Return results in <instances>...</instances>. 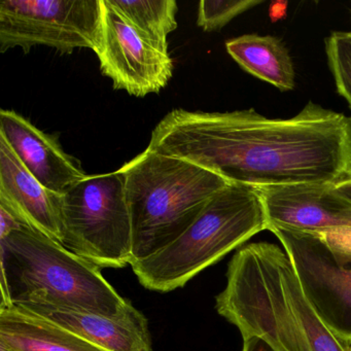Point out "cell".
I'll return each mask as SVG.
<instances>
[{"label":"cell","instance_id":"cell-1","mask_svg":"<svg viewBox=\"0 0 351 351\" xmlns=\"http://www.w3.org/2000/svg\"><path fill=\"white\" fill-rule=\"evenodd\" d=\"M147 149L191 162L230 184H337L351 174V117L312 101L289 119L266 118L254 108H178L156 126Z\"/></svg>","mask_w":351,"mask_h":351},{"label":"cell","instance_id":"cell-2","mask_svg":"<svg viewBox=\"0 0 351 351\" xmlns=\"http://www.w3.org/2000/svg\"><path fill=\"white\" fill-rule=\"evenodd\" d=\"M215 308L242 338L258 337L275 351H351L318 317L276 244H247L234 254Z\"/></svg>","mask_w":351,"mask_h":351},{"label":"cell","instance_id":"cell-3","mask_svg":"<svg viewBox=\"0 0 351 351\" xmlns=\"http://www.w3.org/2000/svg\"><path fill=\"white\" fill-rule=\"evenodd\" d=\"M1 306L43 303L122 315L129 306L93 263L24 226L0 239Z\"/></svg>","mask_w":351,"mask_h":351},{"label":"cell","instance_id":"cell-4","mask_svg":"<svg viewBox=\"0 0 351 351\" xmlns=\"http://www.w3.org/2000/svg\"><path fill=\"white\" fill-rule=\"evenodd\" d=\"M120 170L132 226V262L178 239L230 184L191 162L147 149Z\"/></svg>","mask_w":351,"mask_h":351},{"label":"cell","instance_id":"cell-5","mask_svg":"<svg viewBox=\"0 0 351 351\" xmlns=\"http://www.w3.org/2000/svg\"><path fill=\"white\" fill-rule=\"evenodd\" d=\"M267 229L256 188L229 184L213 197L178 239L131 263V267L143 287L168 293L184 287L201 271Z\"/></svg>","mask_w":351,"mask_h":351},{"label":"cell","instance_id":"cell-6","mask_svg":"<svg viewBox=\"0 0 351 351\" xmlns=\"http://www.w3.org/2000/svg\"><path fill=\"white\" fill-rule=\"evenodd\" d=\"M62 245L99 268L133 260L132 226L120 169L88 176L61 197Z\"/></svg>","mask_w":351,"mask_h":351},{"label":"cell","instance_id":"cell-7","mask_svg":"<svg viewBox=\"0 0 351 351\" xmlns=\"http://www.w3.org/2000/svg\"><path fill=\"white\" fill-rule=\"evenodd\" d=\"M101 0H3L0 3V51L28 53L47 46L71 54L98 49Z\"/></svg>","mask_w":351,"mask_h":351},{"label":"cell","instance_id":"cell-8","mask_svg":"<svg viewBox=\"0 0 351 351\" xmlns=\"http://www.w3.org/2000/svg\"><path fill=\"white\" fill-rule=\"evenodd\" d=\"M304 293L324 326L351 347V260L338 258L315 233L272 228Z\"/></svg>","mask_w":351,"mask_h":351},{"label":"cell","instance_id":"cell-9","mask_svg":"<svg viewBox=\"0 0 351 351\" xmlns=\"http://www.w3.org/2000/svg\"><path fill=\"white\" fill-rule=\"evenodd\" d=\"M101 36L96 50L100 71L114 90L135 97L159 93L173 75L169 53L162 52L136 34L101 0Z\"/></svg>","mask_w":351,"mask_h":351},{"label":"cell","instance_id":"cell-10","mask_svg":"<svg viewBox=\"0 0 351 351\" xmlns=\"http://www.w3.org/2000/svg\"><path fill=\"white\" fill-rule=\"evenodd\" d=\"M272 228L318 232L351 227V202L335 184H295L256 188Z\"/></svg>","mask_w":351,"mask_h":351},{"label":"cell","instance_id":"cell-11","mask_svg":"<svg viewBox=\"0 0 351 351\" xmlns=\"http://www.w3.org/2000/svg\"><path fill=\"white\" fill-rule=\"evenodd\" d=\"M0 137L30 174L51 192L65 194L88 176L56 139L13 110L0 112Z\"/></svg>","mask_w":351,"mask_h":351},{"label":"cell","instance_id":"cell-12","mask_svg":"<svg viewBox=\"0 0 351 351\" xmlns=\"http://www.w3.org/2000/svg\"><path fill=\"white\" fill-rule=\"evenodd\" d=\"M15 306L55 322L108 351L153 350L149 322L131 303L118 317L43 302Z\"/></svg>","mask_w":351,"mask_h":351},{"label":"cell","instance_id":"cell-13","mask_svg":"<svg viewBox=\"0 0 351 351\" xmlns=\"http://www.w3.org/2000/svg\"><path fill=\"white\" fill-rule=\"evenodd\" d=\"M61 197L38 182L0 137V204L23 225L62 244Z\"/></svg>","mask_w":351,"mask_h":351},{"label":"cell","instance_id":"cell-14","mask_svg":"<svg viewBox=\"0 0 351 351\" xmlns=\"http://www.w3.org/2000/svg\"><path fill=\"white\" fill-rule=\"evenodd\" d=\"M0 346L10 351H108L19 306H0Z\"/></svg>","mask_w":351,"mask_h":351},{"label":"cell","instance_id":"cell-15","mask_svg":"<svg viewBox=\"0 0 351 351\" xmlns=\"http://www.w3.org/2000/svg\"><path fill=\"white\" fill-rule=\"evenodd\" d=\"M226 50L244 71L256 79L281 92L295 89L293 59L282 40L276 36L244 34L228 40Z\"/></svg>","mask_w":351,"mask_h":351},{"label":"cell","instance_id":"cell-16","mask_svg":"<svg viewBox=\"0 0 351 351\" xmlns=\"http://www.w3.org/2000/svg\"><path fill=\"white\" fill-rule=\"evenodd\" d=\"M143 40L168 53V36L178 27L176 0H106Z\"/></svg>","mask_w":351,"mask_h":351},{"label":"cell","instance_id":"cell-17","mask_svg":"<svg viewBox=\"0 0 351 351\" xmlns=\"http://www.w3.org/2000/svg\"><path fill=\"white\" fill-rule=\"evenodd\" d=\"M328 69L339 95L351 110V32H334L326 38Z\"/></svg>","mask_w":351,"mask_h":351},{"label":"cell","instance_id":"cell-18","mask_svg":"<svg viewBox=\"0 0 351 351\" xmlns=\"http://www.w3.org/2000/svg\"><path fill=\"white\" fill-rule=\"evenodd\" d=\"M262 3V0H202L199 3L197 25L204 32H219L238 16Z\"/></svg>","mask_w":351,"mask_h":351},{"label":"cell","instance_id":"cell-19","mask_svg":"<svg viewBox=\"0 0 351 351\" xmlns=\"http://www.w3.org/2000/svg\"><path fill=\"white\" fill-rule=\"evenodd\" d=\"M315 234L324 240L338 258L351 260V227L339 228Z\"/></svg>","mask_w":351,"mask_h":351},{"label":"cell","instance_id":"cell-20","mask_svg":"<svg viewBox=\"0 0 351 351\" xmlns=\"http://www.w3.org/2000/svg\"><path fill=\"white\" fill-rule=\"evenodd\" d=\"M24 226L10 209L0 204V239L7 237L12 232L21 229Z\"/></svg>","mask_w":351,"mask_h":351},{"label":"cell","instance_id":"cell-21","mask_svg":"<svg viewBox=\"0 0 351 351\" xmlns=\"http://www.w3.org/2000/svg\"><path fill=\"white\" fill-rule=\"evenodd\" d=\"M242 351H275L268 343L258 337H248L243 339Z\"/></svg>","mask_w":351,"mask_h":351},{"label":"cell","instance_id":"cell-22","mask_svg":"<svg viewBox=\"0 0 351 351\" xmlns=\"http://www.w3.org/2000/svg\"><path fill=\"white\" fill-rule=\"evenodd\" d=\"M335 188L338 191L339 194L342 195L344 198L351 202V174L335 184Z\"/></svg>","mask_w":351,"mask_h":351},{"label":"cell","instance_id":"cell-23","mask_svg":"<svg viewBox=\"0 0 351 351\" xmlns=\"http://www.w3.org/2000/svg\"><path fill=\"white\" fill-rule=\"evenodd\" d=\"M0 351H10V350H8V349L5 348V347H3V346H0Z\"/></svg>","mask_w":351,"mask_h":351},{"label":"cell","instance_id":"cell-24","mask_svg":"<svg viewBox=\"0 0 351 351\" xmlns=\"http://www.w3.org/2000/svg\"><path fill=\"white\" fill-rule=\"evenodd\" d=\"M350 19H351V9H350Z\"/></svg>","mask_w":351,"mask_h":351}]
</instances>
